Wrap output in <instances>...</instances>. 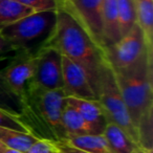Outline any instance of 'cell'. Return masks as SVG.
<instances>
[{
    "label": "cell",
    "instance_id": "6da1fadb",
    "mask_svg": "<svg viewBox=\"0 0 153 153\" xmlns=\"http://www.w3.org/2000/svg\"><path fill=\"white\" fill-rule=\"evenodd\" d=\"M56 48L85 71L94 92H98L101 71L104 66V51L92 40L81 22L63 0L57 10V22L47 47ZM98 97V96H97Z\"/></svg>",
    "mask_w": 153,
    "mask_h": 153
},
{
    "label": "cell",
    "instance_id": "7a4b0ae2",
    "mask_svg": "<svg viewBox=\"0 0 153 153\" xmlns=\"http://www.w3.org/2000/svg\"><path fill=\"white\" fill-rule=\"evenodd\" d=\"M57 11L34 13L15 23L1 26L2 35L20 55L35 57L47 47L55 32Z\"/></svg>",
    "mask_w": 153,
    "mask_h": 153
},
{
    "label": "cell",
    "instance_id": "3957f363",
    "mask_svg": "<svg viewBox=\"0 0 153 153\" xmlns=\"http://www.w3.org/2000/svg\"><path fill=\"white\" fill-rule=\"evenodd\" d=\"M152 63V57L146 55L133 67L124 71H113L122 98L135 128L144 113L153 107Z\"/></svg>",
    "mask_w": 153,
    "mask_h": 153
},
{
    "label": "cell",
    "instance_id": "277c9868",
    "mask_svg": "<svg viewBox=\"0 0 153 153\" xmlns=\"http://www.w3.org/2000/svg\"><path fill=\"white\" fill-rule=\"evenodd\" d=\"M97 96L98 101L102 105L108 123L119 126L135 144L138 145L137 129L132 123L129 112L122 98L114 72L107 61L105 62L101 71Z\"/></svg>",
    "mask_w": 153,
    "mask_h": 153
},
{
    "label": "cell",
    "instance_id": "5b68a950",
    "mask_svg": "<svg viewBox=\"0 0 153 153\" xmlns=\"http://www.w3.org/2000/svg\"><path fill=\"white\" fill-rule=\"evenodd\" d=\"M25 103L30 112L36 113L51 128L57 140L66 138L62 127V114L67 105V97L63 88L55 90H46L36 86H30L25 97Z\"/></svg>",
    "mask_w": 153,
    "mask_h": 153
},
{
    "label": "cell",
    "instance_id": "8992f818",
    "mask_svg": "<svg viewBox=\"0 0 153 153\" xmlns=\"http://www.w3.org/2000/svg\"><path fill=\"white\" fill-rule=\"evenodd\" d=\"M105 60L114 72L133 67L146 55H149L143 32L137 24L124 35L117 43L103 49Z\"/></svg>",
    "mask_w": 153,
    "mask_h": 153
},
{
    "label": "cell",
    "instance_id": "52a82bcc",
    "mask_svg": "<svg viewBox=\"0 0 153 153\" xmlns=\"http://www.w3.org/2000/svg\"><path fill=\"white\" fill-rule=\"evenodd\" d=\"M62 55L53 47H45L37 55L34 84L42 89L63 88Z\"/></svg>",
    "mask_w": 153,
    "mask_h": 153
},
{
    "label": "cell",
    "instance_id": "ba28073f",
    "mask_svg": "<svg viewBox=\"0 0 153 153\" xmlns=\"http://www.w3.org/2000/svg\"><path fill=\"white\" fill-rule=\"evenodd\" d=\"M102 2L103 0H65L92 40L103 49Z\"/></svg>",
    "mask_w": 153,
    "mask_h": 153
},
{
    "label": "cell",
    "instance_id": "9c48e42d",
    "mask_svg": "<svg viewBox=\"0 0 153 153\" xmlns=\"http://www.w3.org/2000/svg\"><path fill=\"white\" fill-rule=\"evenodd\" d=\"M36 64L37 56L30 57L20 55L0 69V74L24 100L34 83Z\"/></svg>",
    "mask_w": 153,
    "mask_h": 153
},
{
    "label": "cell",
    "instance_id": "30bf717a",
    "mask_svg": "<svg viewBox=\"0 0 153 153\" xmlns=\"http://www.w3.org/2000/svg\"><path fill=\"white\" fill-rule=\"evenodd\" d=\"M62 74H63V90L66 97L84 99V100H98V97L85 71L80 65L68 58L63 57Z\"/></svg>",
    "mask_w": 153,
    "mask_h": 153
},
{
    "label": "cell",
    "instance_id": "8fae6325",
    "mask_svg": "<svg viewBox=\"0 0 153 153\" xmlns=\"http://www.w3.org/2000/svg\"><path fill=\"white\" fill-rule=\"evenodd\" d=\"M67 104L74 107L81 114L90 127L92 134H103L108 121L102 105L98 100H84L67 97Z\"/></svg>",
    "mask_w": 153,
    "mask_h": 153
},
{
    "label": "cell",
    "instance_id": "7c38bea8",
    "mask_svg": "<svg viewBox=\"0 0 153 153\" xmlns=\"http://www.w3.org/2000/svg\"><path fill=\"white\" fill-rule=\"evenodd\" d=\"M103 49L117 43L122 38L117 22V0H103L102 2Z\"/></svg>",
    "mask_w": 153,
    "mask_h": 153
},
{
    "label": "cell",
    "instance_id": "4fadbf2b",
    "mask_svg": "<svg viewBox=\"0 0 153 153\" xmlns=\"http://www.w3.org/2000/svg\"><path fill=\"white\" fill-rule=\"evenodd\" d=\"M0 109L21 120L30 114L25 100L14 90V88L0 74Z\"/></svg>",
    "mask_w": 153,
    "mask_h": 153
},
{
    "label": "cell",
    "instance_id": "5bb4252c",
    "mask_svg": "<svg viewBox=\"0 0 153 153\" xmlns=\"http://www.w3.org/2000/svg\"><path fill=\"white\" fill-rule=\"evenodd\" d=\"M136 24L143 32L148 53L153 56V0H134Z\"/></svg>",
    "mask_w": 153,
    "mask_h": 153
},
{
    "label": "cell",
    "instance_id": "9a60e30c",
    "mask_svg": "<svg viewBox=\"0 0 153 153\" xmlns=\"http://www.w3.org/2000/svg\"><path fill=\"white\" fill-rule=\"evenodd\" d=\"M103 135L113 153H131L140 147L123 129L112 123L107 124L103 131Z\"/></svg>",
    "mask_w": 153,
    "mask_h": 153
},
{
    "label": "cell",
    "instance_id": "2e32d148",
    "mask_svg": "<svg viewBox=\"0 0 153 153\" xmlns=\"http://www.w3.org/2000/svg\"><path fill=\"white\" fill-rule=\"evenodd\" d=\"M62 127L66 138L72 136L92 134V131L88 124L84 121L78 111L70 105H66L62 114ZM65 138V140H66Z\"/></svg>",
    "mask_w": 153,
    "mask_h": 153
},
{
    "label": "cell",
    "instance_id": "e0dca14e",
    "mask_svg": "<svg viewBox=\"0 0 153 153\" xmlns=\"http://www.w3.org/2000/svg\"><path fill=\"white\" fill-rule=\"evenodd\" d=\"M64 142L87 153H113L103 134H86L72 136Z\"/></svg>",
    "mask_w": 153,
    "mask_h": 153
},
{
    "label": "cell",
    "instance_id": "ac0fdd59",
    "mask_svg": "<svg viewBox=\"0 0 153 153\" xmlns=\"http://www.w3.org/2000/svg\"><path fill=\"white\" fill-rule=\"evenodd\" d=\"M39 138L41 137L32 133H24L0 127V142L7 148L18 150L20 152L25 153L28 148Z\"/></svg>",
    "mask_w": 153,
    "mask_h": 153
},
{
    "label": "cell",
    "instance_id": "d6986e66",
    "mask_svg": "<svg viewBox=\"0 0 153 153\" xmlns=\"http://www.w3.org/2000/svg\"><path fill=\"white\" fill-rule=\"evenodd\" d=\"M34 13L30 7L17 0H0V27L15 23Z\"/></svg>",
    "mask_w": 153,
    "mask_h": 153
},
{
    "label": "cell",
    "instance_id": "ffe728a7",
    "mask_svg": "<svg viewBox=\"0 0 153 153\" xmlns=\"http://www.w3.org/2000/svg\"><path fill=\"white\" fill-rule=\"evenodd\" d=\"M117 22L121 36L126 35L136 24L134 0H117Z\"/></svg>",
    "mask_w": 153,
    "mask_h": 153
},
{
    "label": "cell",
    "instance_id": "44dd1931",
    "mask_svg": "<svg viewBox=\"0 0 153 153\" xmlns=\"http://www.w3.org/2000/svg\"><path fill=\"white\" fill-rule=\"evenodd\" d=\"M152 119L153 107H151L140 117L136 126L138 134V145L140 147L150 151H152Z\"/></svg>",
    "mask_w": 153,
    "mask_h": 153
},
{
    "label": "cell",
    "instance_id": "7402d4cb",
    "mask_svg": "<svg viewBox=\"0 0 153 153\" xmlns=\"http://www.w3.org/2000/svg\"><path fill=\"white\" fill-rule=\"evenodd\" d=\"M0 127L24 132V133H32L30 127L26 126L25 123L2 109H0Z\"/></svg>",
    "mask_w": 153,
    "mask_h": 153
},
{
    "label": "cell",
    "instance_id": "603a6c76",
    "mask_svg": "<svg viewBox=\"0 0 153 153\" xmlns=\"http://www.w3.org/2000/svg\"><path fill=\"white\" fill-rule=\"evenodd\" d=\"M22 4L30 7L35 13L57 11L63 0H17Z\"/></svg>",
    "mask_w": 153,
    "mask_h": 153
},
{
    "label": "cell",
    "instance_id": "cb8c5ba5",
    "mask_svg": "<svg viewBox=\"0 0 153 153\" xmlns=\"http://www.w3.org/2000/svg\"><path fill=\"white\" fill-rule=\"evenodd\" d=\"M25 153H57L55 140L48 138H39L28 148Z\"/></svg>",
    "mask_w": 153,
    "mask_h": 153
},
{
    "label": "cell",
    "instance_id": "d4e9b609",
    "mask_svg": "<svg viewBox=\"0 0 153 153\" xmlns=\"http://www.w3.org/2000/svg\"><path fill=\"white\" fill-rule=\"evenodd\" d=\"M20 56V53L16 51V48L0 34V62L5 60H14L16 57Z\"/></svg>",
    "mask_w": 153,
    "mask_h": 153
},
{
    "label": "cell",
    "instance_id": "484cf974",
    "mask_svg": "<svg viewBox=\"0 0 153 153\" xmlns=\"http://www.w3.org/2000/svg\"><path fill=\"white\" fill-rule=\"evenodd\" d=\"M55 144L57 147V153H87L81 149L67 144L64 140H55Z\"/></svg>",
    "mask_w": 153,
    "mask_h": 153
},
{
    "label": "cell",
    "instance_id": "4316f807",
    "mask_svg": "<svg viewBox=\"0 0 153 153\" xmlns=\"http://www.w3.org/2000/svg\"><path fill=\"white\" fill-rule=\"evenodd\" d=\"M131 153H152V151L147 150V149L143 148V147H137V148H136L135 150Z\"/></svg>",
    "mask_w": 153,
    "mask_h": 153
},
{
    "label": "cell",
    "instance_id": "83f0119b",
    "mask_svg": "<svg viewBox=\"0 0 153 153\" xmlns=\"http://www.w3.org/2000/svg\"><path fill=\"white\" fill-rule=\"evenodd\" d=\"M2 153H23V152H20V151H18V150H14V149L5 148V150L3 151Z\"/></svg>",
    "mask_w": 153,
    "mask_h": 153
},
{
    "label": "cell",
    "instance_id": "f1b7e54d",
    "mask_svg": "<svg viewBox=\"0 0 153 153\" xmlns=\"http://www.w3.org/2000/svg\"><path fill=\"white\" fill-rule=\"evenodd\" d=\"M5 148H7V147H5V146H4V145H3V144H2V143L0 142V153H2V152H3V151H4V150H5Z\"/></svg>",
    "mask_w": 153,
    "mask_h": 153
}]
</instances>
